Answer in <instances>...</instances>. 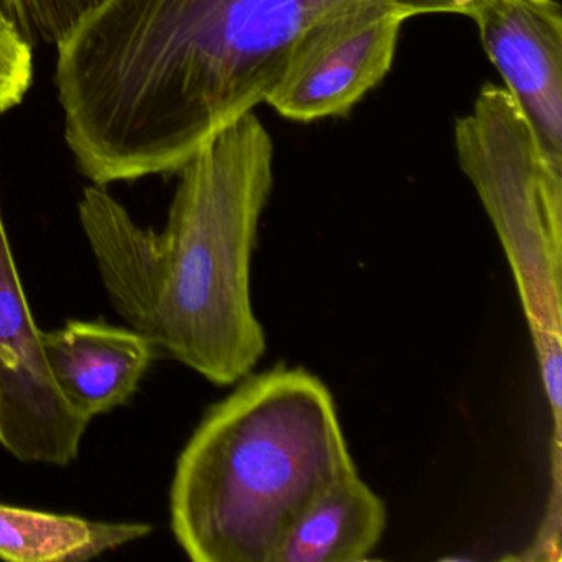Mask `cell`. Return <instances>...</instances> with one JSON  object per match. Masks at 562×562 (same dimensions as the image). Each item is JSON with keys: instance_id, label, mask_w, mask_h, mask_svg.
<instances>
[{"instance_id": "obj_1", "label": "cell", "mask_w": 562, "mask_h": 562, "mask_svg": "<svg viewBox=\"0 0 562 562\" xmlns=\"http://www.w3.org/2000/svg\"><path fill=\"white\" fill-rule=\"evenodd\" d=\"M363 0H104L58 42L65 140L94 186L179 172L251 113L294 45ZM470 18L479 0H386Z\"/></svg>"}, {"instance_id": "obj_2", "label": "cell", "mask_w": 562, "mask_h": 562, "mask_svg": "<svg viewBox=\"0 0 562 562\" xmlns=\"http://www.w3.org/2000/svg\"><path fill=\"white\" fill-rule=\"evenodd\" d=\"M272 147L255 113L213 136L182 169L162 232L143 228L106 187L85 189L81 228L111 304L157 353L229 386L265 357L251 259L271 195Z\"/></svg>"}, {"instance_id": "obj_3", "label": "cell", "mask_w": 562, "mask_h": 562, "mask_svg": "<svg viewBox=\"0 0 562 562\" xmlns=\"http://www.w3.org/2000/svg\"><path fill=\"white\" fill-rule=\"evenodd\" d=\"M327 384L305 368L246 374L180 452L170 528L193 562H271L308 503L353 469Z\"/></svg>"}, {"instance_id": "obj_4", "label": "cell", "mask_w": 562, "mask_h": 562, "mask_svg": "<svg viewBox=\"0 0 562 562\" xmlns=\"http://www.w3.org/2000/svg\"><path fill=\"white\" fill-rule=\"evenodd\" d=\"M460 167L512 265L536 351L561 348L562 172L506 88L486 85L456 124Z\"/></svg>"}, {"instance_id": "obj_5", "label": "cell", "mask_w": 562, "mask_h": 562, "mask_svg": "<svg viewBox=\"0 0 562 562\" xmlns=\"http://www.w3.org/2000/svg\"><path fill=\"white\" fill-rule=\"evenodd\" d=\"M0 213V446L24 463L67 467L90 419L55 384Z\"/></svg>"}, {"instance_id": "obj_6", "label": "cell", "mask_w": 562, "mask_h": 562, "mask_svg": "<svg viewBox=\"0 0 562 562\" xmlns=\"http://www.w3.org/2000/svg\"><path fill=\"white\" fill-rule=\"evenodd\" d=\"M407 19L386 0H363L322 19L292 48L266 103L301 123L345 116L393 67Z\"/></svg>"}, {"instance_id": "obj_7", "label": "cell", "mask_w": 562, "mask_h": 562, "mask_svg": "<svg viewBox=\"0 0 562 562\" xmlns=\"http://www.w3.org/2000/svg\"><path fill=\"white\" fill-rule=\"evenodd\" d=\"M470 19L542 156L562 172V14L555 0H479Z\"/></svg>"}, {"instance_id": "obj_8", "label": "cell", "mask_w": 562, "mask_h": 562, "mask_svg": "<svg viewBox=\"0 0 562 562\" xmlns=\"http://www.w3.org/2000/svg\"><path fill=\"white\" fill-rule=\"evenodd\" d=\"M42 344L61 396L90 420L126 404L159 355L139 331L101 321H68Z\"/></svg>"}, {"instance_id": "obj_9", "label": "cell", "mask_w": 562, "mask_h": 562, "mask_svg": "<svg viewBox=\"0 0 562 562\" xmlns=\"http://www.w3.org/2000/svg\"><path fill=\"white\" fill-rule=\"evenodd\" d=\"M386 506L357 467L331 480L299 515L271 562H361L380 544Z\"/></svg>"}, {"instance_id": "obj_10", "label": "cell", "mask_w": 562, "mask_h": 562, "mask_svg": "<svg viewBox=\"0 0 562 562\" xmlns=\"http://www.w3.org/2000/svg\"><path fill=\"white\" fill-rule=\"evenodd\" d=\"M146 522L91 521L0 503V559L12 562H87L140 541Z\"/></svg>"}, {"instance_id": "obj_11", "label": "cell", "mask_w": 562, "mask_h": 562, "mask_svg": "<svg viewBox=\"0 0 562 562\" xmlns=\"http://www.w3.org/2000/svg\"><path fill=\"white\" fill-rule=\"evenodd\" d=\"M104 0H0V9L27 38L57 45Z\"/></svg>"}, {"instance_id": "obj_12", "label": "cell", "mask_w": 562, "mask_h": 562, "mask_svg": "<svg viewBox=\"0 0 562 562\" xmlns=\"http://www.w3.org/2000/svg\"><path fill=\"white\" fill-rule=\"evenodd\" d=\"M34 78L32 44L0 9V114L19 106Z\"/></svg>"}]
</instances>
